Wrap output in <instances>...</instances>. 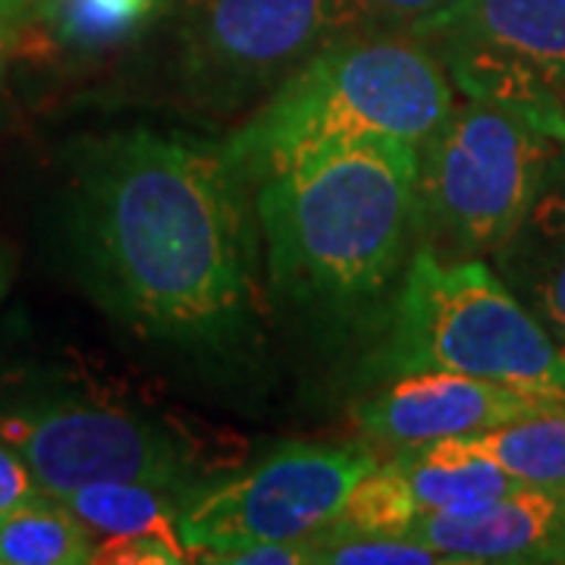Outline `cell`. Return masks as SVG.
I'll return each mask as SVG.
<instances>
[{
  "instance_id": "obj_2",
  "label": "cell",
  "mask_w": 565,
  "mask_h": 565,
  "mask_svg": "<svg viewBox=\"0 0 565 565\" xmlns=\"http://www.w3.org/2000/svg\"><path fill=\"white\" fill-rule=\"evenodd\" d=\"M422 148L374 139L299 163L258 185L267 274L305 302L377 292L418 221Z\"/></svg>"
},
{
  "instance_id": "obj_11",
  "label": "cell",
  "mask_w": 565,
  "mask_h": 565,
  "mask_svg": "<svg viewBox=\"0 0 565 565\" xmlns=\"http://www.w3.org/2000/svg\"><path fill=\"white\" fill-rule=\"evenodd\" d=\"M559 527V487H531L465 512H424L405 537L446 563H550Z\"/></svg>"
},
{
  "instance_id": "obj_19",
  "label": "cell",
  "mask_w": 565,
  "mask_h": 565,
  "mask_svg": "<svg viewBox=\"0 0 565 565\" xmlns=\"http://www.w3.org/2000/svg\"><path fill=\"white\" fill-rule=\"evenodd\" d=\"M211 563L226 565H299L311 563V544L308 541H296V544H255L233 550V553H221Z\"/></svg>"
},
{
  "instance_id": "obj_13",
  "label": "cell",
  "mask_w": 565,
  "mask_h": 565,
  "mask_svg": "<svg viewBox=\"0 0 565 565\" xmlns=\"http://www.w3.org/2000/svg\"><path fill=\"white\" fill-rule=\"evenodd\" d=\"M497 277L565 352V148L522 223L497 252Z\"/></svg>"
},
{
  "instance_id": "obj_22",
  "label": "cell",
  "mask_w": 565,
  "mask_h": 565,
  "mask_svg": "<svg viewBox=\"0 0 565 565\" xmlns=\"http://www.w3.org/2000/svg\"><path fill=\"white\" fill-rule=\"evenodd\" d=\"M550 563H565V484L559 487V527H556V541H553Z\"/></svg>"
},
{
  "instance_id": "obj_8",
  "label": "cell",
  "mask_w": 565,
  "mask_h": 565,
  "mask_svg": "<svg viewBox=\"0 0 565 565\" xmlns=\"http://www.w3.org/2000/svg\"><path fill=\"white\" fill-rule=\"evenodd\" d=\"M377 459L364 446H286L239 478L192 493L180 512L182 544L195 559L255 544L311 541Z\"/></svg>"
},
{
  "instance_id": "obj_7",
  "label": "cell",
  "mask_w": 565,
  "mask_h": 565,
  "mask_svg": "<svg viewBox=\"0 0 565 565\" xmlns=\"http://www.w3.org/2000/svg\"><path fill=\"white\" fill-rule=\"evenodd\" d=\"M408 35L465 98L522 114L565 141V0H452Z\"/></svg>"
},
{
  "instance_id": "obj_17",
  "label": "cell",
  "mask_w": 565,
  "mask_h": 565,
  "mask_svg": "<svg viewBox=\"0 0 565 565\" xmlns=\"http://www.w3.org/2000/svg\"><path fill=\"white\" fill-rule=\"evenodd\" d=\"M311 563L333 565H440L437 550L405 534H330L311 537Z\"/></svg>"
},
{
  "instance_id": "obj_16",
  "label": "cell",
  "mask_w": 565,
  "mask_h": 565,
  "mask_svg": "<svg viewBox=\"0 0 565 565\" xmlns=\"http://www.w3.org/2000/svg\"><path fill=\"white\" fill-rule=\"evenodd\" d=\"M35 13L66 51L92 54L132 39L161 7L154 0H44Z\"/></svg>"
},
{
  "instance_id": "obj_5",
  "label": "cell",
  "mask_w": 565,
  "mask_h": 565,
  "mask_svg": "<svg viewBox=\"0 0 565 565\" xmlns=\"http://www.w3.org/2000/svg\"><path fill=\"white\" fill-rule=\"evenodd\" d=\"M559 141L509 107L468 98L422 148L418 217L452 248L493 255L527 214Z\"/></svg>"
},
{
  "instance_id": "obj_10",
  "label": "cell",
  "mask_w": 565,
  "mask_h": 565,
  "mask_svg": "<svg viewBox=\"0 0 565 565\" xmlns=\"http://www.w3.org/2000/svg\"><path fill=\"white\" fill-rule=\"evenodd\" d=\"M556 403H565L563 393H537L456 371H408L359 408V424L367 437L408 449L481 434Z\"/></svg>"
},
{
  "instance_id": "obj_25",
  "label": "cell",
  "mask_w": 565,
  "mask_h": 565,
  "mask_svg": "<svg viewBox=\"0 0 565 565\" xmlns=\"http://www.w3.org/2000/svg\"><path fill=\"white\" fill-rule=\"evenodd\" d=\"M154 3H158V7H161V10H163V7H167V3H170V0H154Z\"/></svg>"
},
{
  "instance_id": "obj_24",
  "label": "cell",
  "mask_w": 565,
  "mask_h": 565,
  "mask_svg": "<svg viewBox=\"0 0 565 565\" xmlns=\"http://www.w3.org/2000/svg\"><path fill=\"white\" fill-rule=\"evenodd\" d=\"M3 63H7V35L0 29V73H3Z\"/></svg>"
},
{
  "instance_id": "obj_15",
  "label": "cell",
  "mask_w": 565,
  "mask_h": 565,
  "mask_svg": "<svg viewBox=\"0 0 565 565\" xmlns=\"http://www.w3.org/2000/svg\"><path fill=\"white\" fill-rule=\"evenodd\" d=\"M0 563L7 565H82L95 563L92 537L73 509L41 493L32 503L0 515Z\"/></svg>"
},
{
  "instance_id": "obj_4",
  "label": "cell",
  "mask_w": 565,
  "mask_h": 565,
  "mask_svg": "<svg viewBox=\"0 0 565 565\" xmlns=\"http://www.w3.org/2000/svg\"><path fill=\"white\" fill-rule=\"evenodd\" d=\"M386 377L456 371L565 396V352L484 262L422 248L405 270L381 349Z\"/></svg>"
},
{
  "instance_id": "obj_23",
  "label": "cell",
  "mask_w": 565,
  "mask_h": 565,
  "mask_svg": "<svg viewBox=\"0 0 565 565\" xmlns=\"http://www.w3.org/2000/svg\"><path fill=\"white\" fill-rule=\"evenodd\" d=\"M7 282H10V262H7V255L0 252V296H3V289H7Z\"/></svg>"
},
{
  "instance_id": "obj_1",
  "label": "cell",
  "mask_w": 565,
  "mask_h": 565,
  "mask_svg": "<svg viewBox=\"0 0 565 565\" xmlns=\"http://www.w3.org/2000/svg\"><path fill=\"white\" fill-rule=\"evenodd\" d=\"M245 182L223 148L151 129L79 154L70 236L95 299L177 343H221L255 302Z\"/></svg>"
},
{
  "instance_id": "obj_21",
  "label": "cell",
  "mask_w": 565,
  "mask_h": 565,
  "mask_svg": "<svg viewBox=\"0 0 565 565\" xmlns=\"http://www.w3.org/2000/svg\"><path fill=\"white\" fill-rule=\"evenodd\" d=\"M44 0H0V17L3 20H20V17H29L35 13Z\"/></svg>"
},
{
  "instance_id": "obj_14",
  "label": "cell",
  "mask_w": 565,
  "mask_h": 565,
  "mask_svg": "<svg viewBox=\"0 0 565 565\" xmlns=\"http://www.w3.org/2000/svg\"><path fill=\"white\" fill-rule=\"evenodd\" d=\"M449 440H456L471 456L500 465L505 475H512L522 484H565V403L531 412L481 434Z\"/></svg>"
},
{
  "instance_id": "obj_9",
  "label": "cell",
  "mask_w": 565,
  "mask_h": 565,
  "mask_svg": "<svg viewBox=\"0 0 565 565\" xmlns=\"http://www.w3.org/2000/svg\"><path fill=\"white\" fill-rule=\"evenodd\" d=\"M10 446L51 497L98 481H141L177 490L185 452L173 437L136 415L98 403H54L0 415Z\"/></svg>"
},
{
  "instance_id": "obj_3",
  "label": "cell",
  "mask_w": 565,
  "mask_h": 565,
  "mask_svg": "<svg viewBox=\"0 0 565 565\" xmlns=\"http://www.w3.org/2000/svg\"><path fill=\"white\" fill-rule=\"evenodd\" d=\"M444 66L412 39L362 32L308 61L223 145L243 182L280 177L299 163L362 141L424 148L452 114Z\"/></svg>"
},
{
  "instance_id": "obj_18",
  "label": "cell",
  "mask_w": 565,
  "mask_h": 565,
  "mask_svg": "<svg viewBox=\"0 0 565 565\" xmlns=\"http://www.w3.org/2000/svg\"><path fill=\"white\" fill-rule=\"evenodd\" d=\"M44 490L39 481L32 478L29 465L22 462L20 456L10 446L0 440V515L20 509V505L32 503Z\"/></svg>"
},
{
  "instance_id": "obj_12",
  "label": "cell",
  "mask_w": 565,
  "mask_h": 565,
  "mask_svg": "<svg viewBox=\"0 0 565 565\" xmlns=\"http://www.w3.org/2000/svg\"><path fill=\"white\" fill-rule=\"evenodd\" d=\"M63 503L88 531L95 563L173 565L189 559L180 534L182 505L170 487L98 481L73 490Z\"/></svg>"
},
{
  "instance_id": "obj_20",
  "label": "cell",
  "mask_w": 565,
  "mask_h": 565,
  "mask_svg": "<svg viewBox=\"0 0 565 565\" xmlns=\"http://www.w3.org/2000/svg\"><path fill=\"white\" fill-rule=\"evenodd\" d=\"M452 0H367V7L374 10V17H386V20L399 22H415L434 13V10H444Z\"/></svg>"
},
{
  "instance_id": "obj_6",
  "label": "cell",
  "mask_w": 565,
  "mask_h": 565,
  "mask_svg": "<svg viewBox=\"0 0 565 565\" xmlns=\"http://www.w3.org/2000/svg\"><path fill=\"white\" fill-rule=\"evenodd\" d=\"M371 20L367 0H182V82L195 104L236 110Z\"/></svg>"
}]
</instances>
